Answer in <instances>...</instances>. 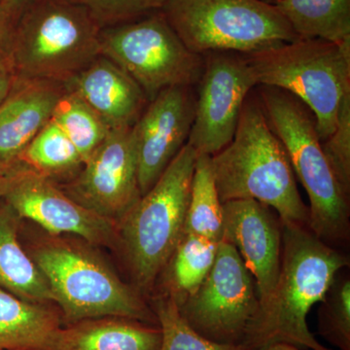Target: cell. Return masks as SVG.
Wrapping results in <instances>:
<instances>
[{"instance_id":"obj_1","label":"cell","mask_w":350,"mask_h":350,"mask_svg":"<svg viewBox=\"0 0 350 350\" xmlns=\"http://www.w3.org/2000/svg\"><path fill=\"white\" fill-rule=\"evenodd\" d=\"M282 232L278 282L269 298L259 304L241 345L260 350L286 342L310 350H332L312 335L306 317L315 304L324 300L338 273L349 267V257L306 227L282 224Z\"/></svg>"},{"instance_id":"obj_2","label":"cell","mask_w":350,"mask_h":350,"mask_svg":"<svg viewBox=\"0 0 350 350\" xmlns=\"http://www.w3.org/2000/svg\"><path fill=\"white\" fill-rule=\"evenodd\" d=\"M221 202L254 200L280 214L282 224L308 228L296 175L284 146L271 130L257 94L246 98L236 133L211 157Z\"/></svg>"},{"instance_id":"obj_3","label":"cell","mask_w":350,"mask_h":350,"mask_svg":"<svg viewBox=\"0 0 350 350\" xmlns=\"http://www.w3.org/2000/svg\"><path fill=\"white\" fill-rule=\"evenodd\" d=\"M257 87L269 125L284 146L296 178L308 195V228L326 243L345 241L349 234V194L329 165L314 115L288 92Z\"/></svg>"},{"instance_id":"obj_4","label":"cell","mask_w":350,"mask_h":350,"mask_svg":"<svg viewBox=\"0 0 350 350\" xmlns=\"http://www.w3.org/2000/svg\"><path fill=\"white\" fill-rule=\"evenodd\" d=\"M243 55L257 86L293 94L314 115L320 140L330 137L350 94V41L298 39Z\"/></svg>"},{"instance_id":"obj_5","label":"cell","mask_w":350,"mask_h":350,"mask_svg":"<svg viewBox=\"0 0 350 350\" xmlns=\"http://www.w3.org/2000/svg\"><path fill=\"white\" fill-rule=\"evenodd\" d=\"M101 29L68 0H33L14 27V70L19 78L66 84L101 56Z\"/></svg>"},{"instance_id":"obj_6","label":"cell","mask_w":350,"mask_h":350,"mask_svg":"<svg viewBox=\"0 0 350 350\" xmlns=\"http://www.w3.org/2000/svg\"><path fill=\"white\" fill-rule=\"evenodd\" d=\"M198 154L182 147L153 187L117 224L131 275L137 286L151 289L184 236Z\"/></svg>"},{"instance_id":"obj_7","label":"cell","mask_w":350,"mask_h":350,"mask_svg":"<svg viewBox=\"0 0 350 350\" xmlns=\"http://www.w3.org/2000/svg\"><path fill=\"white\" fill-rule=\"evenodd\" d=\"M32 259L48 280L66 325L105 317L158 325L153 310L137 291L84 246L48 239L36 246Z\"/></svg>"},{"instance_id":"obj_8","label":"cell","mask_w":350,"mask_h":350,"mask_svg":"<svg viewBox=\"0 0 350 350\" xmlns=\"http://www.w3.org/2000/svg\"><path fill=\"white\" fill-rule=\"evenodd\" d=\"M161 12L189 49L202 56L248 54L300 39L275 5L262 0H167Z\"/></svg>"},{"instance_id":"obj_9","label":"cell","mask_w":350,"mask_h":350,"mask_svg":"<svg viewBox=\"0 0 350 350\" xmlns=\"http://www.w3.org/2000/svg\"><path fill=\"white\" fill-rule=\"evenodd\" d=\"M101 56L137 83L150 101L170 87L198 85L204 56L189 49L161 11L100 32Z\"/></svg>"},{"instance_id":"obj_10","label":"cell","mask_w":350,"mask_h":350,"mask_svg":"<svg viewBox=\"0 0 350 350\" xmlns=\"http://www.w3.org/2000/svg\"><path fill=\"white\" fill-rule=\"evenodd\" d=\"M258 308L254 278L238 250L221 241L211 273L178 310L200 335L219 344L241 345Z\"/></svg>"},{"instance_id":"obj_11","label":"cell","mask_w":350,"mask_h":350,"mask_svg":"<svg viewBox=\"0 0 350 350\" xmlns=\"http://www.w3.org/2000/svg\"><path fill=\"white\" fill-rule=\"evenodd\" d=\"M198 85L187 144L198 156L213 157L232 142L246 98L257 84L243 54L211 52L204 55Z\"/></svg>"},{"instance_id":"obj_12","label":"cell","mask_w":350,"mask_h":350,"mask_svg":"<svg viewBox=\"0 0 350 350\" xmlns=\"http://www.w3.org/2000/svg\"><path fill=\"white\" fill-rule=\"evenodd\" d=\"M2 200L19 218L29 219L52 234H71L93 244H111L117 223L78 204L56 187L49 177L25 167L4 174Z\"/></svg>"},{"instance_id":"obj_13","label":"cell","mask_w":350,"mask_h":350,"mask_svg":"<svg viewBox=\"0 0 350 350\" xmlns=\"http://www.w3.org/2000/svg\"><path fill=\"white\" fill-rule=\"evenodd\" d=\"M68 192L78 204L118 224L142 197L137 152L131 128L111 129L82 165Z\"/></svg>"},{"instance_id":"obj_14","label":"cell","mask_w":350,"mask_h":350,"mask_svg":"<svg viewBox=\"0 0 350 350\" xmlns=\"http://www.w3.org/2000/svg\"><path fill=\"white\" fill-rule=\"evenodd\" d=\"M193 87L160 92L131 126L137 152L138 184L146 194L187 144L195 118Z\"/></svg>"},{"instance_id":"obj_15","label":"cell","mask_w":350,"mask_h":350,"mask_svg":"<svg viewBox=\"0 0 350 350\" xmlns=\"http://www.w3.org/2000/svg\"><path fill=\"white\" fill-rule=\"evenodd\" d=\"M222 239L241 255L256 282L259 304L273 292L282 261V222L269 206L254 200H228L222 204Z\"/></svg>"},{"instance_id":"obj_16","label":"cell","mask_w":350,"mask_h":350,"mask_svg":"<svg viewBox=\"0 0 350 350\" xmlns=\"http://www.w3.org/2000/svg\"><path fill=\"white\" fill-rule=\"evenodd\" d=\"M64 91L62 83L18 77L0 103V175L17 165L23 152L50 121Z\"/></svg>"},{"instance_id":"obj_17","label":"cell","mask_w":350,"mask_h":350,"mask_svg":"<svg viewBox=\"0 0 350 350\" xmlns=\"http://www.w3.org/2000/svg\"><path fill=\"white\" fill-rule=\"evenodd\" d=\"M64 87L82 98L110 129L131 128L146 107V94L126 71L100 56Z\"/></svg>"},{"instance_id":"obj_18","label":"cell","mask_w":350,"mask_h":350,"mask_svg":"<svg viewBox=\"0 0 350 350\" xmlns=\"http://www.w3.org/2000/svg\"><path fill=\"white\" fill-rule=\"evenodd\" d=\"M161 344L159 325L105 317L62 326L51 350H160Z\"/></svg>"},{"instance_id":"obj_19","label":"cell","mask_w":350,"mask_h":350,"mask_svg":"<svg viewBox=\"0 0 350 350\" xmlns=\"http://www.w3.org/2000/svg\"><path fill=\"white\" fill-rule=\"evenodd\" d=\"M19 216L0 200V288L23 300L54 301L49 283L18 237Z\"/></svg>"},{"instance_id":"obj_20","label":"cell","mask_w":350,"mask_h":350,"mask_svg":"<svg viewBox=\"0 0 350 350\" xmlns=\"http://www.w3.org/2000/svg\"><path fill=\"white\" fill-rule=\"evenodd\" d=\"M63 317L0 288V350H51Z\"/></svg>"},{"instance_id":"obj_21","label":"cell","mask_w":350,"mask_h":350,"mask_svg":"<svg viewBox=\"0 0 350 350\" xmlns=\"http://www.w3.org/2000/svg\"><path fill=\"white\" fill-rule=\"evenodd\" d=\"M275 5L300 39L350 41V0H278Z\"/></svg>"},{"instance_id":"obj_22","label":"cell","mask_w":350,"mask_h":350,"mask_svg":"<svg viewBox=\"0 0 350 350\" xmlns=\"http://www.w3.org/2000/svg\"><path fill=\"white\" fill-rule=\"evenodd\" d=\"M219 243L185 234L165 265L167 296L181 306L194 295L211 273Z\"/></svg>"},{"instance_id":"obj_23","label":"cell","mask_w":350,"mask_h":350,"mask_svg":"<svg viewBox=\"0 0 350 350\" xmlns=\"http://www.w3.org/2000/svg\"><path fill=\"white\" fill-rule=\"evenodd\" d=\"M222 202L214 181L211 157L198 156L184 234L219 243L222 239Z\"/></svg>"},{"instance_id":"obj_24","label":"cell","mask_w":350,"mask_h":350,"mask_svg":"<svg viewBox=\"0 0 350 350\" xmlns=\"http://www.w3.org/2000/svg\"><path fill=\"white\" fill-rule=\"evenodd\" d=\"M51 120L75 145L83 165L105 142L111 130L80 96L66 88L53 110Z\"/></svg>"},{"instance_id":"obj_25","label":"cell","mask_w":350,"mask_h":350,"mask_svg":"<svg viewBox=\"0 0 350 350\" xmlns=\"http://www.w3.org/2000/svg\"><path fill=\"white\" fill-rule=\"evenodd\" d=\"M82 165L81 157L75 145L50 120L25 149L13 169L25 167L49 177L72 172Z\"/></svg>"},{"instance_id":"obj_26","label":"cell","mask_w":350,"mask_h":350,"mask_svg":"<svg viewBox=\"0 0 350 350\" xmlns=\"http://www.w3.org/2000/svg\"><path fill=\"white\" fill-rule=\"evenodd\" d=\"M152 310L162 331L160 350H247L241 345L219 344L200 335L182 317L174 299L167 295L156 298Z\"/></svg>"},{"instance_id":"obj_27","label":"cell","mask_w":350,"mask_h":350,"mask_svg":"<svg viewBox=\"0 0 350 350\" xmlns=\"http://www.w3.org/2000/svg\"><path fill=\"white\" fill-rule=\"evenodd\" d=\"M320 335L340 350H350V280L336 276L319 310Z\"/></svg>"},{"instance_id":"obj_28","label":"cell","mask_w":350,"mask_h":350,"mask_svg":"<svg viewBox=\"0 0 350 350\" xmlns=\"http://www.w3.org/2000/svg\"><path fill=\"white\" fill-rule=\"evenodd\" d=\"M84 7L101 27L131 22L162 10L167 0H68Z\"/></svg>"},{"instance_id":"obj_29","label":"cell","mask_w":350,"mask_h":350,"mask_svg":"<svg viewBox=\"0 0 350 350\" xmlns=\"http://www.w3.org/2000/svg\"><path fill=\"white\" fill-rule=\"evenodd\" d=\"M322 147L338 183L350 194V94L340 105L335 130Z\"/></svg>"},{"instance_id":"obj_30","label":"cell","mask_w":350,"mask_h":350,"mask_svg":"<svg viewBox=\"0 0 350 350\" xmlns=\"http://www.w3.org/2000/svg\"><path fill=\"white\" fill-rule=\"evenodd\" d=\"M14 25L0 10V62L11 61Z\"/></svg>"},{"instance_id":"obj_31","label":"cell","mask_w":350,"mask_h":350,"mask_svg":"<svg viewBox=\"0 0 350 350\" xmlns=\"http://www.w3.org/2000/svg\"><path fill=\"white\" fill-rule=\"evenodd\" d=\"M33 0H0V10L14 27Z\"/></svg>"},{"instance_id":"obj_32","label":"cell","mask_w":350,"mask_h":350,"mask_svg":"<svg viewBox=\"0 0 350 350\" xmlns=\"http://www.w3.org/2000/svg\"><path fill=\"white\" fill-rule=\"evenodd\" d=\"M17 79L12 62H0V103L5 100Z\"/></svg>"},{"instance_id":"obj_33","label":"cell","mask_w":350,"mask_h":350,"mask_svg":"<svg viewBox=\"0 0 350 350\" xmlns=\"http://www.w3.org/2000/svg\"><path fill=\"white\" fill-rule=\"evenodd\" d=\"M260 350H303L297 345L286 344V342H276V344L269 345L268 347Z\"/></svg>"},{"instance_id":"obj_34","label":"cell","mask_w":350,"mask_h":350,"mask_svg":"<svg viewBox=\"0 0 350 350\" xmlns=\"http://www.w3.org/2000/svg\"><path fill=\"white\" fill-rule=\"evenodd\" d=\"M6 179L3 175H0V200L3 197L4 190H5Z\"/></svg>"},{"instance_id":"obj_35","label":"cell","mask_w":350,"mask_h":350,"mask_svg":"<svg viewBox=\"0 0 350 350\" xmlns=\"http://www.w3.org/2000/svg\"><path fill=\"white\" fill-rule=\"evenodd\" d=\"M262 1L266 2V3L271 4V5H275L278 0H262Z\"/></svg>"}]
</instances>
